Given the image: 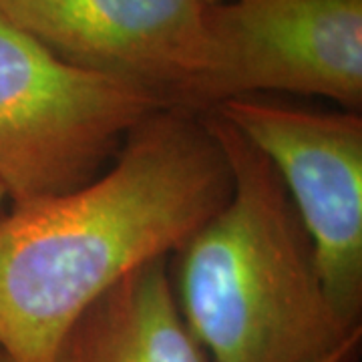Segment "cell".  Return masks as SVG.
I'll list each match as a JSON object with an SVG mask.
<instances>
[{
  "label": "cell",
  "mask_w": 362,
  "mask_h": 362,
  "mask_svg": "<svg viewBox=\"0 0 362 362\" xmlns=\"http://www.w3.org/2000/svg\"><path fill=\"white\" fill-rule=\"evenodd\" d=\"M0 362H13V361H11V358H8V356H6V354L0 350Z\"/></svg>",
  "instance_id": "9c48e42d"
},
{
  "label": "cell",
  "mask_w": 362,
  "mask_h": 362,
  "mask_svg": "<svg viewBox=\"0 0 362 362\" xmlns=\"http://www.w3.org/2000/svg\"><path fill=\"white\" fill-rule=\"evenodd\" d=\"M6 199V192H4V187H2V183H0V207H2V202Z\"/></svg>",
  "instance_id": "ba28073f"
},
{
  "label": "cell",
  "mask_w": 362,
  "mask_h": 362,
  "mask_svg": "<svg viewBox=\"0 0 362 362\" xmlns=\"http://www.w3.org/2000/svg\"><path fill=\"white\" fill-rule=\"evenodd\" d=\"M276 168L340 318L362 314V117L235 97L214 107Z\"/></svg>",
  "instance_id": "5b68a950"
},
{
  "label": "cell",
  "mask_w": 362,
  "mask_h": 362,
  "mask_svg": "<svg viewBox=\"0 0 362 362\" xmlns=\"http://www.w3.org/2000/svg\"><path fill=\"white\" fill-rule=\"evenodd\" d=\"M52 362H209L183 320L168 258L143 264L81 312Z\"/></svg>",
  "instance_id": "52a82bcc"
},
{
  "label": "cell",
  "mask_w": 362,
  "mask_h": 362,
  "mask_svg": "<svg viewBox=\"0 0 362 362\" xmlns=\"http://www.w3.org/2000/svg\"><path fill=\"white\" fill-rule=\"evenodd\" d=\"M232 192L206 115L161 109L97 180L13 206L0 216V350L13 362L54 361L81 312L135 268L177 254Z\"/></svg>",
  "instance_id": "6da1fadb"
},
{
  "label": "cell",
  "mask_w": 362,
  "mask_h": 362,
  "mask_svg": "<svg viewBox=\"0 0 362 362\" xmlns=\"http://www.w3.org/2000/svg\"><path fill=\"white\" fill-rule=\"evenodd\" d=\"M207 0H0V13L69 65L207 113L218 52Z\"/></svg>",
  "instance_id": "277c9868"
},
{
  "label": "cell",
  "mask_w": 362,
  "mask_h": 362,
  "mask_svg": "<svg viewBox=\"0 0 362 362\" xmlns=\"http://www.w3.org/2000/svg\"><path fill=\"white\" fill-rule=\"evenodd\" d=\"M232 169L230 202L175 258L173 294L209 362H344L361 340L330 302L310 235L276 168L207 111Z\"/></svg>",
  "instance_id": "7a4b0ae2"
},
{
  "label": "cell",
  "mask_w": 362,
  "mask_h": 362,
  "mask_svg": "<svg viewBox=\"0 0 362 362\" xmlns=\"http://www.w3.org/2000/svg\"><path fill=\"white\" fill-rule=\"evenodd\" d=\"M220 2H226V0H207V4H220Z\"/></svg>",
  "instance_id": "30bf717a"
},
{
  "label": "cell",
  "mask_w": 362,
  "mask_h": 362,
  "mask_svg": "<svg viewBox=\"0 0 362 362\" xmlns=\"http://www.w3.org/2000/svg\"><path fill=\"white\" fill-rule=\"evenodd\" d=\"M207 25L218 52L211 109L294 93L361 113L362 0H226L209 4Z\"/></svg>",
  "instance_id": "8992f818"
},
{
  "label": "cell",
  "mask_w": 362,
  "mask_h": 362,
  "mask_svg": "<svg viewBox=\"0 0 362 362\" xmlns=\"http://www.w3.org/2000/svg\"><path fill=\"white\" fill-rule=\"evenodd\" d=\"M161 109L145 90L61 61L0 13V183L13 206L97 180Z\"/></svg>",
  "instance_id": "3957f363"
}]
</instances>
